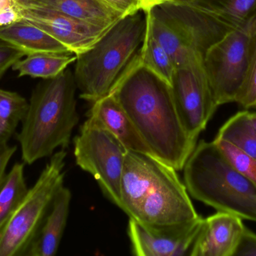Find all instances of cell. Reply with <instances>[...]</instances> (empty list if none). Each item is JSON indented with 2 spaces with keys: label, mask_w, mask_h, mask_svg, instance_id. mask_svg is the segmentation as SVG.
Returning a JSON list of instances; mask_svg holds the SVG:
<instances>
[{
  "label": "cell",
  "mask_w": 256,
  "mask_h": 256,
  "mask_svg": "<svg viewBox=\"0 0 256 256\" xmlns=\"http://www.w3.org/2000/svg\"><path fill=\"white\" fill-rule=\"evenodd\" d=\"M256 39V14L204 53L203 66L218 107L237 101L248 76Z\"/></svg>",
  "instance_id": "cell-7"
},
{
  "label": "cell",
  "mask_w": 256,
  "mask_h": 256,
  "mask_svg": "<svg viewBox=\"0 0 256 256\" xmlns=\"http://www.w3.org/2000/svg\"><path fill=\"white\" fill-rule=\"evenodd\" d=\"M144 12L152 36L171 57L177 69L186 66L197 59L203 58L192 51L182 36L160 17L150 9H148Z\"/></svg>",
  "instance_id": "cell-18"
},
{
  "label": "cell",
  "mask_w": 256,
  "mask_h": 256,
  "mask_svg": "<svg viewBox=\"0 0 256 256\" xmlns=\"http://www.w3.org/2000/svg\"><path fill=\"white\" fill-rule=\"evenodd\" d=\"M126 17L142 10V0H100Z\"/></svg>",
  "instance_id": "cell-27"
},
{
  "label": "cell",
  "mask_w": 256,
  "mask_h": 256,
  "mask_svg": "<svg viewBox=\"0 0 256 256\" xmlns=\"http://www.w3.org/2000/svg\"><path fill=\"white\" fill-rule=\"evenodd\" d=\"M242 218L227 212L203 219L190 256H234L244 231Z\"/></svg>",
  "instance_id": "cell-13"
},
{
  "label": "cell",
  "mask_w": 256,
  "mask_h": 256,
  "mask_svg": "<svg viewBox=\"0 0 256 256\" xmlns=\"http://www.w3.org/2000/svg\"><path fill=\"white\" fill-rule=\"evenodd\" d=\"M25 56L24 51L0 39V79L16 61Z\"/></svg>",
  "instance_id": "cell-26"
},
{
  "label": "cell",
  "mask_w": 256,
  "mask_h": 256,
  "mask_svg": "<svg viewBox=\"0 0 256 256\" xmlns=\"http://www.w3.org/2000/svg\"><path fill=\"white\" fill-rule=\"evenodd\" d=\"M167 0H142V10L146 11L150 9L153 6H158V5L166 3Z\"/></svg>",
  "instance_id": "cell-32"
},
{
  "label": "cell",
  "mask_w": 256,
  "mask_h": 256,
  "mask_svg": "<svg viewBox=\"0 0 256 256\" xmlns=\"http://www.w3.org/2000/svg\"><path fill=\"white\" fill-rule=\"evenodd\" d=\"M78 55L74 53H38L28 54L16 61L12 69L18 78L30 77L42 80L50 79L62 73Z\"/></svg>",
  "instance_id": "cell-19"
},
{
  "label": "cell",
  "mask_w": 256,
  "mask_h": 256,
  "mask_svg": "<svg viewBox=\"0 0 256 256\" xmlns=\"http://www.w3.org/2000/svg\"><path fill=\"white\" fill-rule=\"evenodd\" d=\"M213 141L232 167L256 186V159L228 141L219 138Z\"/></svg>",
  "instance_id": "cell-24"
},
{
  "label": "cell",
  "mask_w": 256,
  "mask_h": 256,
  "mask_svg": "<svg viewBox=\"0 0 256 256\" xmlns=\"http://www.w3.org/2000/svg\"><path fill=\"white\" fill-rule=\"evenodd\" d=\"M147 229L184 226L200 217L177 170L153 156L128 150L121 184V207Z\"/></svg>",
  "instance_id": "cell-2"
},
{
  "label": "cell",
  "mask_w": 256,
  "mask_h": 256,
  "mask_svg": "<svg viewBox=\"0 0 256 256\" xmlns=\"http://www.w3.org/2000/svg\"><path fill=\"white\" fill-rule=\"evenodd\" d=\"M110 93L154 156L177 171L183 170L197 141L182 126L171 86L144 67L138 54Z\"/></svg>",
  "instance_id": "cell-1"
},
{
  "label": "cell",
  "mask_w": 256,
  "mask_h": 256,
  "mask_svg": "<svg viewBox=\"0 0 256 256\" xmlns=\"http://www.w3.org/2000/svg\"><path fill=\"white\" fill-rule=\"evenodd\" d=\"M236 255L256 256V234L245 227L243 237Z\"/></svg>",
  "instance_id": "cell-28"
},
{
  "label": "cell",
  "mask_w": 256,
  "mask_h": 256,
  "mask_svg": "<svg viewBox=\"0 0 256 256\" xmlns=\"http://www.w3.org/2000/svg\"><path fill=\"white\" fill-rule=\"evenodd\" d=\"M76 90L74 75L67 69L34 87L16 136L24 163L32 165L68 147L79 122Z\"/></svg>",
  "instance_id": "cell-3"
},
{
  "label": "cell",
  "mask_w": 256,
  "mask_h": 256,
  "mask_svg": "<svg viewBox=\"0 0 256 256\" xmlns=\"http://www.w3.org/2000/svg\"><path fill=\"white\" fill-rule=\"evenodd\" d=\"M249 118L251 125H252V128H254L256 133V112H250Z\"/></svg>",
  "instance_id": "cell-33"
},
{
  "label": "cell",
  "mask_w": 256,
  "mask_h": 256,
  "mask_svg": "<svg viewBox=\"0 0 256 256\" xmlns=\"http://www.w3.org/2000/svg\"><path fill=\"white\" fill-rule=\"evenodd\" d=\"M250 111H239L220 128L216 138L224 140L256 160V133L249 118Z\"/></svg>",
  "instance_id": "cell-21"
},
{
  "label": "cell",
  "mask_w": 256,
  "mask_h": 256,
  "mask_svg": "<svg viewBox=\"0 0 256 256\" xmlns=\"http://www.w3.org/2000/svg\"><path fill=\"white\" fill-rule=\"evenodd\" d=\"M72 198L70 189L64 185L57 191L36 237L24 256H54L57 253L67 225Z\"/></svg>",
  "instance_id": "cell-15"
},
{
  "label": "cell",
  "mask_w": 256,
  "mask_h": 256,
  "mask_svg": "<svg viewBox=\"0 0 256 256\" xmlns=\"http://www.w3.org/2000/svg\"><path fill=\"white\" fill-rule=\"evenodd\" d=\"M140 59L144 67L171 85L177 68L171 57L153 37L148 24L140 50Z\"/></svg>",
  "instance_id": "cell-23"
},
{
  "label": "cell",
  "mask_w": 256,
  "mask_h": 256,
  "mask_svg": "<svg viewBox=\"0 0 256 256\" xmlns=\"http://www.w3.org/2000/svg\"><path fill=\"white\" fill-rule=\"evenodd\" d=\"M0 39L24 51L26 56L38 53L72 52L50 35L24 20L0 28Z\"/></svg>",
  "instance_id": "cell-17"
},
{
  "label": "cell",
  "mask_w": 256,
  "mask_h": 256,
  "mask_svg": "<svg viewBox=\"0 0 256 256\" xmlns=\"http://www.w3.org/2000/svg\"><path fill=\"white\" fill-rule=\"evenodd\" d=\"M236 103L244 110L256 109V39L252 48L248 76Z\"/></svg>",
  "instance_id": "cell-25"
},
{
  "label": "cell",
  "mask_w": 256,
  "mask_h": 256,
  "mask_svg": "<svg viewBox=\"0 0 256 256\" xmlns=\"http://www.w3.org/2000/svg\"><path fill=\"white\" fill-rule=\"evenodd\" d=\"M166 3H168V10L180 28L203 51L256 14V0H167Z\"/></svg>",
  "instance_id": "cell-8"
},
{
  "label": "cell",
  "mask_w": 256,
  "mask_h": 256,
  "mask_svg": "<svg viewBox=\"0 0 256 256\" xmlns=\"http://www.w3.org/2000/svg\"><path fill=\"white\" fill-rule=\"evenodd\" d=\"M183 170L192 198L256 222V186L232 167L214 141L197 143Z\"/></svg>",
  "instance_id": "cell-5"
},
{
  "label": "cell",
  "mask_w": 256,
  "mask_h": 256,
  "mask_svg": "<svg viewBox=\"0 0 256 256\" xmlns=\"http://www.w3.org/2000/svg\"><path fill=\"white\" fill-rule=\"evenodd\" d=\"M64 149L51 156L38 180L0 229V256H24L50 207L57 191L64 185Z\"/></svg>",
  "instance_id": "cell-6"
},
{
  "label": "cell",
  "mask_w": 256,
  "mask_h": 256,
  "mask_svg": "<svg viewBox=\"0 0 256 256\" xmlns=\"http://www.w3.org/2000/svg\"><path fill=\"white\" fill-rule=\"evenodd\" d=\"M25 163L16 162L0 186V229L28 191L24 177Z\"/></svg>",
  "instance_id": "cell-20"
},
{
  "label": "cell",
  "mask_w": 256,
  "mask_h": 256,
  "mask_svg": "<svg viewBox=\"0 0 256 256\" xmlns=\"http://www.w3.org/2000/svg\"><path fill=\"white\" fill-rule=\"evenodd\" d=\"M76 165L90 173L105 196L121 207V184L128 150L104 128L88 118L74 140Z\"/></svg>",
  "instance_id": "cell-9"
},
{
  "label": "cell",
  "mask_w": 256,
  "mask_h": 256,
  "mask_svg": "<svg viewBox=\"0 0 256 256\" xmlns=\"http://www.w3.org/2000/svg\"><path fill=\"white\" fill-rule=\"evenodd\" d=\"M146 26L144 11L127 15L78 55L74 75L81 99L94 102L111 93L140 54Z\"/></svg>",
  "instance_id": "cell-4"
},
{
  "label": "cell",
  "mask_w": 256,
  "mask_h": 256,
  "mask_svg": "<svg viewBox=\"0 0 256 256\" xmlns=\"http://www.w3.org/2000/svg\"><path fill=\"white\" fill-rule=\"evenodd\" d=\"M92 103L87 114L88 118L110 132L129 151L154 156L132 120L114 95L110 93Z\"/></svg>",
  "instance_id": "cell-14"
},
{
  "label": "cell",
  "mask_w": 256,
  "mask_h": 256,
  "mask_svg": "<svg viewBox=\"0 0 256 256\" xmlns=\"http://www.w3.org/2000/svg\"><path fill=\"white\" fill-rule=\"evenodd\" d=\"M28 102L16 92L0 88V143H8L22 123Z\"/></svg>",
  "instance_id": "cell-22"
},
{
  "label": "cell",
  "mask_w": 256,
  "mask_h": 256,
  "mask_svg": "<svg viewBox=\"0 0 256 256\" xmlns=\"http://www.w3.org/2000/svg\"><path fill=\"white\" fill-rule=\"evenodd\" d=\"M18 5V0H0V14Z\"/></svg>",
  "instance_id": "cell-31"
},
{
  "label": "cell",
  "mask_w": 256,
  "mask_h": 256,
  "mask_svg": "<svg viewBox=\"0 0 256 256\" xmlns=\"http://www.w3.org/2000/svg\"><path fill=\"white\" fill-rule=\"evenodd\" d=\"M50 9L84 22L110 27L124 18L100 0H20Z\"/></svg>",
  "instance_id": "cell-16"
},
{
  "label": "cell",
  "mask_w": 256,
  "mask_h": 256,
  "mask_svg": "<svg viewBox=\"0 0 256 256\" xmlns=\"http://www.w3.org/2000/svg\"><path fill=\"white\" fill-rule=\"evenodd\" d=\"M203 218L174 229L155 231L130 219L128 233L132 254L137 256L190 255Z\"/></svg>",
  "instance_id": "cell-12"
},
{
  "label": "cell",
  "mask_w": 256,
  "mask_h": 256,
  "mask_svg": "<svg viewBox=\"0 0 256 256\" xmlns=\"http://www.w3.org/2000/svg\"><path fill=\"white\" fill-rule=\"evenodd\" d=\"M16 150V146H10L8 143H0V186L6 175V168L9 161Z\"/></svg>",
  "instance_id": "cell-29"
},
{
  "label": "cell",
  "mask_w": 256,
  "mask_h": 256,
  "mask_svg": "<svg viewBox=\"0 0 256 256\" xmlns=\"http://www.w3.org/2000/svg\"><path fill=\"white\" fill-rule=\"evenodd\" d=\"M22 21V15L19 5L0 14V28L8 27Z\"/></svg>",
  "instance_id": "cell-30"
},
{
  "label": "cell",
  "mask_w": 256,
  "mask_h": 256,
  "mask_svg": "<svg viewBox=\"0 0 256 256\" xmlns=\"http://www.w3.org/2000/svg\"><path fill=\"white\" fill-rule=\"evenodd\" d=\"M170 86L182 126L197 141L218 108L204 72L203 58L178 68Z\"/></svg>",
  "instance_id": "cell-10"
},
{
  "label": "cell",
  "mask_w": 256,
  "mask_h": 256,
  "mask_svg": "<svg viewBox=\"0 0 256 256\" xmlns=\"http://www.w3.org/2000/svg\"><path fill=\"white\" fill-rule=\"evenodd\" d=\"M18 5L24 21L42 29L76 55L90 49L111 27L93 25L20 0Z\"/></svg>",
  "instance_id": "cell-11"
}]
</instances>
